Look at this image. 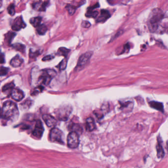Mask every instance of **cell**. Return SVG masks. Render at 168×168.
<instances>
[{
    "label": "cell",
    "instance_id": "obj_6",
    "mask_svg": "<svg viewBox=\"0 0 168 168\" xmlns=\"http://www.w3.org/2000/svg\"><path fill=\"white\" fill-rule=\"evenodd\" d=\"M26 26V23L23 21V18L21 16H18L12 22L11 29L14 31H19Z\"/></svg>",
    "mask_w": 168,
    "mask_h": 168
},
{
    "label": "cell",
    "instance_id": "obj_35",
    "mask_svg": "<svg viewBox=\"0 0 168 168\" xmlns=\"http://www.w3.org/2000/svg\"><path fill=\"white\" fill-rule=\"evenodd\" d=\"M116 0H108V2L110 4H114L116 2Z\"/></svg>",
    "mask_w": 168,
    "mask_h": 168
},
{
    "label": "cell",
    "instance_id": "obj_11",
    "mask_svg": "<svg viewBox=\"0 0 168 168\" xmlns=\"http://www.w3.org/2000/svg\"><path fill=\"white\" fill-rule=\"evenodd\" d=\"M42 118L46 123V125L49 127H52L57 123V120L54 117L49 114H44L42 116Z\"/></svg>",
    "mask_w": 168,
    "mask_h": 168
},
{
    "label": "cell",
    "instance_id": "obj_26",
    "mask_svg": "<svg viewBox=\"0 0 168 168\" xmlns=\"http://www.w3.org/2000/svg\"><path fill=\"white\" fill-rule=\"evenodd\" d=\"M7 9L9 14L11 16H13L15 14V9L14 4H11L9 5L7 7Z\"/></svg>",
    "mask_w": 168,
    "mask_h": 168
},
{
    "label": "cell",
    "instance_id": "obj_37",
    "mask_svg": "<svg viewBox=\"0 0 168 168\" xmlns=\"http://www.w3.org/2000/svg\"><path fill=\"white\" fill-rule=\"evenodd\" d=\"M2 116V110H1V108H0V117Z\"/></svg>",
    "mask_w": 168,
    "mask_h": 168
},
{
    "label": "cell",
    "instance_id": "obj_19",
    "mask_svg": "<svg viewBox=\"0 0 168 168\" xmlns=\"http://www.w3.org/2000/svg\"><path fill=\"white\" fill-rule=\"evenodd\" d=\"M70 129L71 130V132H75L78 134H80L82 133L83 129L81 125L78 124H75L73 123V124L70 126Z\"/></svg>",
    "mask_w": 168,
    "mask_h": 168
},
{
    "label": "cell",
    "instance_id": "obj_3",
    "mask_svg": "<svg viewBox=\"0 0 168 168\" xmlns=\"http://www.w3.org/2000/svg\"><path fill=\"white\" fill-rule=\"evenodd\" d=\"M56 75V72L53 70L47 69L42 70L38 78V81L42 84L48 85Z\"/></svg>",
    "mask_w": 168,
    "mask_h": 168
},
{
    "label": "cell",
    "instance_id": "obj_8",
    "mask_svg": "<svg viewBox=\"0 0 168 168\" xmlns=\"http://www.w3.org/2000/svg\"><path fill=\"white\" fill-rule=\"evenodd\" d=\"M44 132V128L42 121L39 120H37L34 130L32 132V135L36 138H40L42 137Z\"/></svg>",
    "mask_w": 168,
    "mask_h": 168
},
{
    "label": "cell",
    "instance_id": "obj_16",
    "mask_svg": "<svg viewBox=\"0 0 168 168\" xmlns=\"http://www.w3.org/2000/svg\"><path fill=\"white\" fill-rule=\"evenodd\" d=\"M149 103L150 106L153 109H156L157 110H159L162 112H164V106L163 103H161L160 102L151 101Z\"/></svg>",
    "mask_w": 168,
    "mask_h": 168
},
{
    "label": "cell",
    "instance_id": "obj_31",
    "mask_svg": "<svg viewBox=\"0 0 168 168\" xmlns=\"http://www.w3.org/2000/svg\"><path fill=\"white\" fill-rule=\"evenodd\" d=\"M81 26L83 28H89L91 26V24L88 21H83L81 23Z\"/></svg>",
    "mask_w": 168,
    "mask_h": 168
},
{
    "label": "cell",
    "instance_id": "obj_24",
    "mask_svg": "<svg viewBox=\"0 0 168 168\" xmlns=\"http://www.w3.org/2000/svg\"><path fill=\"white\" fill-rule=\"evenodd\" d=\"M77 9V7H75V6L71 5H68L66 7V9L68 11L69 14L70 15H73L75 14Z\"/></svg>",
    "mask_w": 168,
    "mask_h": 168
},
{
    "label": "cell",
    "instance_id": "obj_1",
    "mask_svg": "<svg viewBox=\"0 0 168 168\" xmlns=\"http://www.w3.org/2000/svg\"><path fill=\"white\" fill-rule=\"evenodd\" d=\"M18 116L19 111L15 103L7 101L4 103L1 116L3 118L9 121H14L17 119Z\"/></svg>",
    "mask_w": 168,
    "mask_h": 168
},
{
    "label": "cell",
    "instance_id": "obj_25",
    "mask_svg": "<svg viewBox=\"0 0 168 168\" xmlns=\"http://www.w3.org/2000/svg\"><path fill=\"white\" fill-rule=\"evenodd\" d=\"M98 15V12L97 11H93V10L88 9L85 15L88 17H96Z\"/></svg>",
    "mask_w": 168,
    "mask_h": 168
},
{
    "label": "cell",
    "instance_id": "obj_14",
    "mask_svg": "<svg viewBox=\"0 0 168 168\" xmlns=\"http://www.w3.org/2000/svg\"><path fill=\"white\" fill-rule=\"evenodd\" d=\"M110 14L109 11L106 9H102L101 11V14L98 17L97 22H103L106 21L110 17Z\"/></svg>",
    "mask_w": 168,
    "mask_h": 168
},
{
    "label": "cell",
    "instance_id": "obj_22",
    "mask_svg": "<svg viewBox=\"0 0 168 168\" xmlns=\"http://www.w3.org/2000/svg\"><path fill=\"white\" fill-rule=\"evenodd\" d=\"M12 47H13V48L15 49L17 51H20L22 53H25V52L26 47L23 44H19V43L14 44H12Z\"/></svg>",
    "mask_w": 168,
    "mask_h": 168
},
{
    "label": "cell",
    "instance_id": "obj_5",
    "mask_svg": "<svg viewBox=\"0 0 168 168\" xmlns=\"http://www.w3.org/2000/svg\"><path fill=\"white\" fill-rule=\"evenodd\" d=\"M67 143L69 147L71 149L77 148L79 144V134L75 132H71L67 137Z\"/></svg>",
    "mask_w": 168,
    "mask_h": 168
},
{
    "label": "cell",
    "instance_id": "obj_32",
    "mask_svg": "<svg viewBox=\"0 0 168 168\" xmlns=\"http://www.w3.org/2000/svg\"><path fill=\"white\" fill-rule=\"evenodd\" d=\"M54 58V56L51 55H46V56L44 57V58L42 59V61H50Z\"/></svg>",
    "mask_w": 168,
    "mask_h": 168
},
{
    "label": "cell",
    "instance_id": "obj_17",
    "mask_svg": "<svg viewBox=\"0 0 168 168\" xmlns=\"http://www.w3.org/2000/svg\"><path fill=\"white\" fill-rule=\"evenodd\" d=\"M157 151V157L159 158H162L164 156L165 153L163 146L161 144V141L158 140V144L156 146Z\"/></svg>",
    "mask_w": 168,
    "mask_h": 168
},
{
    "label": "cell",
    "instance_id": "obj_28",
    "mask_svg": "<svg viewBox=\"0 0 168 168\" xmlns=\"http://www.w3.org/2000/svg\"><path fill=\"white\" fill-rule=\"evenodd\" d=\"M14 87V84L13 82H11L9 83L5 84L4 85V87L2 88V91L3 92H5L8 90L13 89V88Z\"/></svg>",
    "mask_w": 168,
    "mask_h": 168
},
{
    "label": "cell",
    "instance_id": "obj_10",
    "mask_svg": "<svg viewBox=\"0 0 168 168\" xmlns=\"http://www.w3.org/2000/svg\"><path fill=\"white\" fill-rule=\"evenodd\" d=\"M71 109L70 108H65L60 109L58 112V117L61 120H66L71 112Z\"/></svg>",
    "mask_w": 168,
    "mask_h": 168
},
{
    "label": "cell",
    "instance_id": "obj_18",
    "mask_svg": "<svg viewBox=\"0 0 168 168\" xmlns=\"http://www.w3.org/2000/svg\"><path fill=\"white\" fill-rule=\"evenodd\" d=\"M42 18L40 16L32 17L30 19V23L34 27H37L40 24Z\"/></svg>",
    "mask_w": 168,
    "mask_h": 168
},
{
    "label": "cell",
    "instance_id": "obj_9",
    "mask_svg": "<svg viewBox=\"0 0 168 168\" xmlns=\"http://www.w3.org/2000/svg\"><path fill=\"white\" fill-rule=\"evenodd\" d=\"M49 1H45L42 2V1H38L34 2L32 4V7L34 9L39 11H45L46 7L49 5Z\"/></svg>",
    "mask_w": 168,
    "mask_h": 168
},
{
    "label": "cell",
    "instance_id": "obj_34",
    "mask_svg": "<svg viewBox=\"0 0 168 168\" xmlns=\"http://www.w3.org/2000/svg\"><path fill=\"white\" fill-rule=\"evenodd\" d=\"M123 33V31L122 30H120L119 31H118L117 32V33L116 34L115 36H114V38H113V40H114V39H116L117 38L120 36Z\"/></svg>",
    "mask_w": 168,
    "mask_h": 168
},
{
    "label": "cell",
    "instance_id": "obj_7",
    "mask_svg": "<svg viewBox=\"0 0 168 168\" xmlns=\"http://www.w3.org/2000/svg\"><path fill=\"white\" fill-rule=\"evenodd\" d=\"M92 55H93L92 51H88L87 52L81 55L79 58V60L77 62V66L76 67V68H81L86 65L88 62L89 61Z\"/></svg>",
    "mask_w": 168,
    "mask_h": 168
},
{
    "label": "cell",
    "instance_id": "obj_2",
    "mask_svg": "<svg viewBox=\"0 0 168 168\" xmlns=\"http://www.w3.org/2000/svg\"><path fill=\"white\" fill-rule=\"evenodd\" d=\"M164 18V13L161 9L158 8L153 9L149 15L148 27L151 32H155L159 26L160 21Z\"/></svg>",
    "mask_w": 168,
    "mask_h": 168
},
{
    "label": "cell",
    "instance_id": "obj_4",
    "mask_svg": "<svg viewBox=\"0 0 168 168\" xmlns=\"http://www.w3.org/2000/svg\"><path fill=\"white\" fill-rule=\"evenodd\" d=\"M50 140L51 142L60 144H63L64 135L63 132L58 128H53L51 130L50 135Z\"/></svg>",
    "mask_w": 168,
    "mask_h": 168
},
{
    "label": "cell",
    "instance_id": "obj_13",
    "mask_svg": "<svg viewBox=\"0 0 168 168\" xmlns=\"http://www.w3.org/2000/svg\"><path fill=\"white\" fill-rule=\"evenodd\" d=\"M23 62L24 61L23 59L18 55H17L11 60L10 64L14 68H18L21 66V65L23 64Z\"/></svg>",
    "mask_w": 168,
    "mask_h": 168
},
{
    "label": "cell",
    "instance_id": "obj_30",
    "mask_svg": "<svg viewBox=\"0 0 168 168\" xmlns=\"http://www.w3.org/2000/svg\"><path fill=\"white\" fill-rule=\"evenodd\" d=\"M9 69L4 67H0V76H4L6 75L9 72Z\"/></svg>",
    "mask_w": 168,
    "mask_h": 168
},
{
    "label": "cell",
    "instance_id": "obj_20",
    "mask_svg": "<svg viewBox=\"0 0 168 168\" xmlns=\"http://www.w3.org/2000/svg\"><path fill=\"white\" fill-rule=\"evenodd\" d=\"M37 33L40 35H44L47 31V27L44 24H40L36 27Z\"/></svg>",
    "mask_w": 168,
    "mask_h": 168
},
{
    "label": "cell",
    "instance_id": "obj_23",
    "mask_svg": "<svg viewBox=\"0 0 168 168\" xmlns=\"http://www.w3.org/2000/svg\"><path fill=\"white\" fill-rule=\"evenodd\" d=\"M70 50L69 49H67L65 47H60L59 49H58V53L57 54L59 55H62V56L66 57L69 53L70 52Z\"/></svg>",
    "mask_w": 168,
    "mask_h": 168
},
{
    "label": "cell",
    "instance_id": "obj_29",
    "mask_svg": "<svg viewBox=\"0 0 168 168\" xmlns=\"http://www.w3.org/2000/svg\"><path fill=\"white\" fill-rule=\"evenodd\" d=\"M67 65V60L65 58L60 62L59 65L60 70H64L66 68Z\"/></svg>",
    "mask_w": 168,
    "mask_h": 168
},
{
    "label": "cell",
    "instance_id": "obj_33",
    "mask_svg": "<svg viewBox=\"0 0 168 168\" xmlns=\"http://www.w3.org/2000/svg\"><path fill=\"white\" fill-rule=\"evenodd\" d=\"M5 62V55L3 53L0 52V64H4Z\"/></svg>",
    "mask_w": 168,
    "mask_h": 168
},
{
    "label": "cell",
    "instance_id": "obj_27",
    "mask_svg": "<svg viewBox=\"0 0 168 168\" xmlns=\"http://www.w3.org/2000/svg\"><path fill=\"white\" fill-rule=\"evenodd\" d=\"M41 53L42 52L40 50H38L35 51H33L32 50H30V53H29V57L30 58H37L38 56L41 54Z\"/></svg>",
    "mask_w": 168,
    "mask_h": 168
},
{
    "label": "cell",
    "instance_id": "obj_36",
    "mask_svg": "<svg viewBox=\"0 0 168 168\" xmlns=\"http://www.w3.org/2000/svg\"><path fill=\"white\" fill-rule=\"evenodd\" d=\"M2 4H3V3H2V0H0V8L2 7Z\"/></svg>",
    "mask_w": 168,
    "mask_h": 168
},
{
    "label": "cell",
    "instance_id": "obj_21",
    "mask_svg": "<svg viewBox=\"0 0 168 168\" xmlns=\"http://www.w3.org/2000/svg\"><path fill=\"white\" fill-rule=\"evenodd\" d=\"M15 33L9 31L7 32V33L5 35V40L7 42V43L10 44L11 43L12 40L14 39V37H15Z\"/></svg>",
    "mask_w": 168,
    "mask_h": 168
},
{
    "label": "cell",
    "instance_id": "obj_12",
    "mask_svg": "<svg viewBox=\"0 0 168 168\" xmlns=\"http://www.w3.org/2000/svg\"><path fill=\"white\" fill-rule=\"evenodd\" d=\"M11 96L13 100L16 101H20L24 97V94L23 91L18 89H14L12 90Z\"/></svg>",
    "mask_w": 168,
    "mask_h": 168
},
{
    "label": "cell",
    "instance_id": "obj_15",
    "mask_svg": "<svg viewBox=\"0 0 168 168\" xmlns=\"http://www.w3.org/2000/svg\"><path fill=\"white\" fill-rule=\"evenodd\" d=\"M95 128L96 124L94 119L91 117L87 118L86 120V129L87 131L89 132L93 131Z\"/></svg>",
    "mask_w": 168,
    "mask_h": 168
}]
</instances>
